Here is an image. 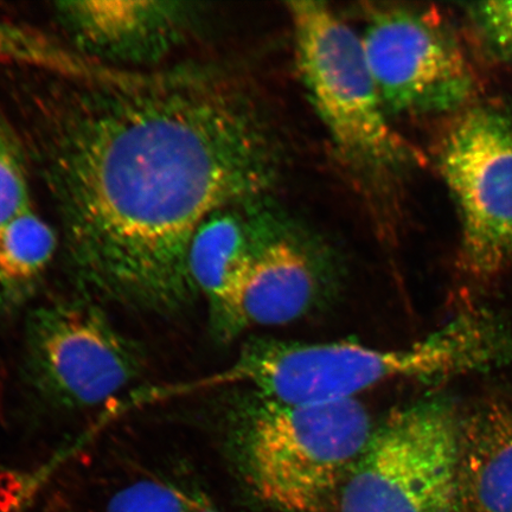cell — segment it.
<instances>
[{"mask_svg":"<svg viewBox=\"0 0 512 512\" xmlns=\"http://www.w3.org/2000/svg\"><path fill=\"white\" fill-rule=\"evenodd\" d=\"M44 172L79 283L128 309L175 313L197 293L191 241L281 169L266 115L219 74L89 81L46 111Z\"/></svg>","mask_w":512,"mask_h":512,"instance_id":"obj_1","label":"cell"},{"mask_svg":"<svg viewBox=\"0 0 512 512\" xmlns=\"http://www.w3.org/2000/svg\"><path fill=\"white\" fill-rule=\"evenodd\" d=\"M375 422L356 399L292 406L259 399L236 432L256 497L279 512H336Z\"/></svg>","mask_w":512,"mask_h":512,"instance_id":"obj_2","label":"cell"},{"mask_svg":"<svg viewBox=\"0 0 512 512\" xmlns=\"http://www.w3.org/2000/svg\"><path fill=\"white\" fill-rule=\"evenodd\" d=\"M300 76L344 162L371 182H392L414 152L389 124L360 35L322 2L288 3Z\"/></svg>","mask_w":512,"mask_h":512,"instance_id":"obj_3","label":"cell"},{"mask_svg":"<svg viewBox=\"0 0 512 512\" xmlns=\"http://www.w3.org/2000/svg\"><path fill=\"white\" fill-rule=\"evenodd\" d=\"M457 344L447 335L400 349L343 341L256 339L206 386H246L255 389L260 399L284 405H326L356 399L390 381L450 370L458 360Z\"/></svg>","mask_w":512,"mask_h":512,"instance_id":"obj_4","label":"cell"},{"mask_svg":"<svg viewBox=\"0 0 512 512\" xmlns=\"http://www.w3.org/2000/svg\"><path fill=\"white\" fill-rule=\"evenodd\" d=\"M462 418L447 399L389 413L345 479L336 512H459Z\"/></svg>","mask_w":512,"mask_h":512,"instance_id":"obj_5","label":"cell"},{"mask_svg":"<svg viewBox=\"0 0 512 512\" xmlns=\"http://www.w3.org/2000/svg\"><path fill=\"white\" fill-rule=\"evenodd\" d=\"M437 164L459 217L460 272L491 283L512 265V100L473 102L456 113Z\"/></svg>","mask_w":512,"mask_h":512,"instance_id":"obj_6","label":"cell"},{"mask_svg":"<svg viewBox=\"0 0 512 512\" xmlns=\"http://www.w3.org/2000/svg\"><path fill=\"white\" fill-rule=\"evenodd\" d=\"M145 364L142 345L86 298L42 304L25 322V379L56 408L100 405L138 380Z\"/></svg>","mask_w":512,"mask_h":512,"instance_id":"obj_7","label":"cell"},{"mask_svg":"<svg viewBox=\"0 0 512 512\" xmlns=\"http://www.w3.org/2000/svg\"><path fill=\"white\" fill-rule=\"evenodd\" d=\"M360 38L388 115L456 114L475 102V67L438 11L373 6Z\"/></svg>","mask_w":512,"mask_h":512,"instance_id":"obj_8","label":"cell"},{"mask_svg":"<svg viewBox=\"0 0 512 512\" xmlns=\"http://www.w3.org/2000/svg\"><path fill=\"white\" fill-rule=\"evenodd\" d=\"M252 198L216 210L191 241L188 268L197 293L209 307L211 328L228 339L240 332L239 300L256 253L279 214Z\"/></svg>","mask_w":512,"mask_h":512,"instance_id":"obj_9","label":"cell"},{"mask_svg":"<svg viewBox=\"0 0 512 512\" xmlns=\"http://www.w3.org/2000/svg\"><path fill=\"white\" fill-rule=\"evenodd\" d=\"M57 12L88 53L126 63L163 59L181 43L194 14L190 4L157 0L62 2Z\"/></svg>","mask_w":512,"mask_h":512,"instance_id":"obj_10","label":"cell"},{"mask_svg":"<svg viewBox=\"0 0 512 512\" xmlns=\"http://www.w3.org/2000/svg\"><path fill=\"white\" fill-rule=\"evenodd\" d=\"M322 254L284 217H279L255 255L239 300L240 331L278 326L306 315L325 283Z\"/></svg>","mask_w":512,"mask_h":512,"instance_id":"obj_11","label":"cell"},{"mask_svg":"<svg viewBox=\"0 0 512 512\" xmlns=\"http://www.w3.org/2000/svg\"><path fill=\"white\" fill-rule=\"evenodd\" d=\"M459 512H512V393L480 400L462 418Z\"/></svg>","mask_w":512,"mask_h":512,"instance_id":"obj_12","label":"cell"},{"mask_svg":"<svg viewBox=\"0 0 512 512\" xmlns=\"http://www.w3.org/2000/svg\"><path fill=\"white\" fill-rule=\"evenodd\" d=\"M57 243L55 230L31 208L0 230V307L14 309L29 298Z\"/></svg>","mask_w":512,"mask_h":512,"instance_id":"obj_13","label":"cell"},{"mask_svg":"<svg viewBox=\"0 0 512 512\" xmlns=\"http://www.w3.org/2000/svg\"><path fill=\"white\" fill-rule=\"evenodd\" d=\"M467 21L491 60L512 63V2L465 5Z\"/></svg>","mask_w":512,"mask_h":512,"instance_id":"obj_14","label":"cell"},{"mask_svg":"<svg viewBox=\"0 0 512 512\" xmlns=\"http://www.w3.org/2000/svg\"><path fill=\"white\" fill-rule=\"evenodd\" d=\"M108 512H190L189 492L159 480H140L117 492Z\"/></svg>","mask_w":512,"mask_h":512,"instance_id":"obj_15","label":"cell"},{"mask_svg":"<svg viewBox=\"0 0 512 512\" xmlns=\"http://www.w3.org/2000/svg\"><path fill=\"white\" fill-rule=\"evenodd\" d=\"M30 209L27 179L10 136L0 123V230Z\"/></svg>","mask_w":512,"mask_h":512,"instance_id":"obj_16","label":"cell"},{"mask_svg":"<svg viewBox=\"0 0 512 512\" xmlns=\"http://www.w3.org/2000/svg\"><path fill=\"white\" fill-rule=\"evenodd\" d=\"M0 57H17L49 66L53 61L54 50L48 44L35 41V38L24 36L15 29L0 24Z\"/></svg>","mask_w":512,"mask_h":512,"instance_id":"obj_17","label":"cell"},{"mask_svg":"<svg viewBox=\"0 0 512 512\" xmlns=\"http://www.w3.org/2000/svg\"><path fill=\"white\" fill-rule=\"evenodd\" d=\"M190 512H219L200 492H189Z\"/></svg>","mask_w":512,"mask_h":512,"instance_id":"obj_18","label":"cell"}]
</instances>
